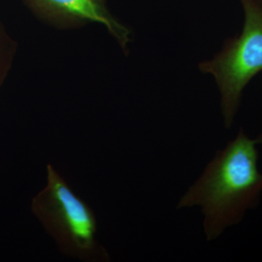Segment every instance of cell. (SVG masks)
<instances>
[{
  "label": "cell",
  "instance_id": "obj_3",
  "mask_svg": "<svg viewBox=\"0 0 262 262\" xmlns=\"http://www.w3.org/2000/svg\"><path fill=\"white\" fill-rule=\"evenodd\" d=\"M240 2L244 12L241 33L227 39L216 54L198 64L199 71L211 76L217 86L225 128L234 123L245 89L262 72V3Z\"/></svg>",
  "mask_w": 262,
  "mask_h": 262
},
{
  "label": "cell",
  "instance_id": "obj_1",
  "mask_svg": "<svg viewBox=\"0 0 262 262\" xmlns=\"http://www.w3.org/2000/svg\"><path fill=\"white\" fill-rule=\"evenodd\" d=\"M262 134L249 137L243 128L224 149L215 152L199 178L181 197L177 209L200 208L207 241H214L238 225L247 211L259 203L262 172L257 146Z\"/></svg>",
  "mask_w": 262,
  "mask_h": 262
},
{
  "label": "cell",
  "instance_id": "obj_5",
  "mask_svg": "<svg viewBox=\"0 0 262 262\" xmlns=\"http://www.w3.org/2000/svg\"><path fill=\"white\" fill-rule=\"evenodd\" d=\"M18 45L0 20V90L5 83L14 63Z\"/></svg>",
  "mask_w": 262,
  "mask_h": 262
},
{
  "label": "cell",
  "instance_id": "obj_4",
  "mask_svg": "<svg viewBox=\"0 0 262 262\" xmlns=\"http://www.w3.org/2000/svg\"><path fill=\"white\" fill-rule=\"evenodd\" d=\"M38 19L58 29H74L95 24L107 32L127 54L132 31L116 19L108 0H23Z\"/></svg>",
  "mask_w": 262,
  "mask_h": 262
},
{
  "label": "cell",
  "instance_id": "obj_2",
  "mask_svg": "<svg viewBox=\"0 0 262 262\" xmlns=\"http://www.w3.org/2000/svg\"><path fill=\"white\" fill-rule=\"evenodd\" d=\"M31 210L60 252L85 261L107 260V253L97 240L93 209L52 164H48L46 186L33 197Z\"/></svg>",
  "mask_w": 262,
  "mask_h": 262
},
{
  "label": "cell",
  "instance_id": "obj_6",
  "mask_svg": "<svg viewBox=\"0 0 262 262\" xmlns=\"http://www.w3.org/2000/svg\"><path fill=\"white\" fill-rule=\"evenodd\" d=\"M259 1H260V2H261V3H262V0H259Z\"/></svg>",
  "mask_w": 262,
  "mask_h": 262
}]
</instances>
